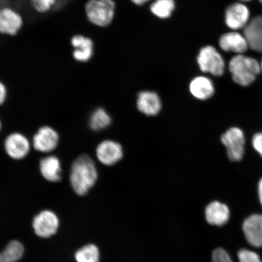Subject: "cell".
<instances>
[{"label":"cell","instance_id":"cell-3","mask_svg":"<svg viewBox=\"0 0 262 262\" xmlns=\"http://www.w3.org/2000/svg\"><path fill=\"white\" fill-rule=\"evenodd\" d=\"M116 4L113 0H89L85 5V12L92 24L106 27L112 22Z\"/></svg>","mask_w":262,"mask_h":262},{"label":"cell","instance_id":"cell-22","mask_svg":"<svg viewBox=\"0 0 262 262\" xmlns=\"http://www.w3.org/2000/svg\"><path fill=\"white\" fill-rule=\"evenodd\" d=\"M75 257L77 262H98L100 251L96 245H87L77 252Z\"/></svg>","mask_w":262,"mask_h":262},{"label":"cell","instance_id":"cell-28","mask_svg":"<svg viewBox=\"0 0 262 262\" xmlns=\"http://www.w3.org/2000/svg\"><path fill=\"white\" fill-rule=\"evenodd\" d=\"M257 192L258 199H259L260 204L262 206V177L258 183Z\"/></svg>","mask_w":262,"mask_h":262},{"label":"cell","instance_id":"cell-23","mask_svg":"<svg viewBox=\"0 0 262 262\" xmlns=\"http://www.w3.org/2000/svg\"><path fill=\"white\" fill-rule=\"evenodd\" d=\"M24 246L18 241H12L6 246L2 254L7 262H16L24 254Z\"/></svg>","mask_w":262,"mask_h":262},{"label":"cell","instance_id":"cell-25","mask_svg":"<svg viewBox=\"0 0 262 262\" xmlns=\"http://www.w3.org/2000/svg\"><path fill=\"white\" fill-rule=\"evenodd\" d=\"M237 256L239 262H262L259 255L247 249H242L239 251Z\"/></svg>","mask_w":262,"mask_h":262},{"label":"cell","instance_id":"cell-32","mask_svg":"<svg viewBox=\"0 0 262 262\" xmlns=\"http://www.w3.org/2000/svg\"><path fill=\"white\" fill-rule=\"evenodd\" d=\"M240 1H241V2H248L251 1V0H240Z\"/></svg>","mask_w":262,"mask_h":262},{"label":"cell","instance_id":"cell-4","mask_svg":"<svg viewBox=\"0 0 262 262\" xmlns=\"http://www.w3.org/2000/svg\"><path fill=\"white\" fill-rule=\"evenodd\" d=\"M221 141L225 147L228 158L232 162H240L245 155L246 136L241 127H230L222 134Z\"/></svg>","mask_w":262,"mask_h":262},{"label":"cell","instance_id":"cell-20","mask_svg":"<svg viewBox=\"0 0 262 262\" xmlns=\"http://www.w3.org/2000/svg\"><path fill=\"white\" fill-rule=\"evenodd\" d=\"M111 123L110 115L103 108H98L92 114L90 126L94 130L98 131L107 128Z\"/></svg>","mask_w":262,"mask_h":262},{"label":"cell","instance_id":"cell-15","mask_svg":"<svg viewBox=\"0 0 262 262\" xmlns=\"http://www.w3.org/2000/svg\"><path fill=\"white\" fill-rule=\"evenodd\" d=\"M205 219L209 224L222 227L227 224L230 216L228 206L219 201H213L206 206Z\"/></svg>","mask_w":262,"mask_h":262},{"label":"cell","instance_id":"cell-35","mask_svg":"<svg viewBox=\"0 0 262 262\" xmlns=\"http://www.w3.org/2000/svg\"><path fill=\"white\" fill-rule=\"evenodd\" d=\"M260 2L262 4V0H259Z\"/></svg>","mask_w":262,"mask_h":262},{"label":"cell","instance_id":"cell-13","mask_svg":"<svg viewBox=\"0 0 262 262\" xmlns=\"http://www.w3.org/2000/svg\"><path fill=\"white\" fill-rule=\"evenodd\" d=\"M137 107L140 113L147 116H155L162 109V101L158 94L152 91H142L138 95Z\"/></svg>","mask_w":262,"mask_h":262},{"label":"cell","instance_id":"cell-34","mask_svg":"<svg viewBox=\"0 0 262 262\" xmlns=\"http://www.w3.org/2000/svg\"><path fill=\"white\" fill-rule=\"evenodd\" d=\"M1 127H2V124H1V122H0V129H1Z\"/></svg>","mask_w":262,"mask_h":262},{"label":"cell","instance_id":"cell-30","mask_svg":"<svg viewBox=\"0 0 262 262\" xmlns=\"http://www.w3.org/2000/svg\"><path fill=\"white\" fill-rule=\"evenodd\" d=\"M0 262H7L4 256H3L2 253H0Z\"/></svg>","mask_w":262,"mask_h":262},{"label":"cell","instance_id":"cell-29","mask_svg":"<svg viewBox=\"0 0 262 262\" xmlns=\"http://www.w3.org/2000/svg\"><path fill=\"white\" fill-rule=\"evenodd\" d=\"M148 1L149 0H132V2L137 5H143Z\"/></svg>","mask_w":262,"mask_h":262},{"label":"cell","instance_id":"cell-17","mask_svg":"<svg viewBox=\"0 0 262 262\" xmlns=\"http://www.w3.org/2000/svg\"><path fill=\"white\" fill-rule=\"evenodd\" d=\"M74 48L73 57L75 60L84 63L91 60L94 54V42L91 38L78 34L71 38Z\"/></svg>","mask_w":262,"mask_h":262},{"label":"cell","instance_id":"cell-2","mask_svg":"<svg viewBox=\"0 0 262 262\" xmlns=\"http://www.w3.org/2000/svg\"><path fill=\"white\" fill-rule=\"evenodd\" d=\"M229 71L232 80L242 87L250 86L253 84L261 73L258 61L244 54H237L231 59Z\"/></svg>","mask_w":262,"mask_h":262},{"label":"cell","instance_id":"cell-18","mask_svg":"<svg viewBox=\"0 0 262 262\" xmlns=\"http://www.w3.org/2000/svg\"><path fill=\"white\" fill-rule=\"evenodd\" d=\"M189 91L192 96L196 99L208 100L212 97L215 94L214 84L208 77H196L190 83Z\"/></svg>","mask_w":262,"mask_h":262},{"label":"cell","instance_id":"cell-33","mask_svg":"<svg viewBox=\"0 0 262 262\" xmlns=\"http://www.w3.org/2000/svg\"><path fill=\"white\" fill-rule=\"evenodd\" d=\"M225 262H233V261H232V260H231L226 261H225Z\"/></svg>","mask_w":262,"mask_h":262},{"label":"cell","instance_id":"cell-1","mask_svg":"<svg viewBox=\"0 0 262 262\" xmlns=\"http://www.w3.org/2000/svg\"><path fill=\"white\" fill-rule=\"evenodd\" d=\"M98 179L96 164L90 156L81 155L72 164L70 182L74 191L78 195L88 194Z\"/></svg>","mask_w":262,"mask_h":262},{"label":"cell","instance_id":"cell-11","mask_svg":"<svg viewBox=\"0 0 262 262\" xmlns=\"http://www.w3.org/2000/svg\"><path fill=\"white\" fill-rule=\"evenodd\" d=\"M24 21L20 14L8 7L0 9V34L15 35L20 31Z\"/></svg>","mask_w":262,"mask_h":262},{"label":"cell","instance_id":"cell-24","mask_svg":"<svg viewBox=\"0 0 262 262\" xmlns=\"http://www.w3.org/2000/svg\"><path fill=\"white\" fill-rule=\"evenodd\" d=\"M58 0H30L33 9L39 14H44L53 10Z\"/></svg>","mask_w":262,"mask_h":262},{"label":"cell","instance_id":"cell-21","mask_svg":"<svg viewBox=\"0 0 262 262\" xmlns=\"http://www.w3.org/2000/svg\"><path fill=\"white\" fill-rule=\"evenodd\" d=\"M174 0H156L150 6V11L157 17L168 18L175 9Z\"/></svg>","mask_w":262,"mask_h":262},{"label":"cell","instance_id":"cell-26","mask_svg":"<svg viewBox=\"0 0 262 262\" xmlns=\"http://www.w3.org/2000/svg\"><path fill=\"white\" fill-rule=\"evenodd\" d=\"M251 146L262 158V131L255 133L251 140Z\"/></svg>","mask_w":262,"mask_h":262},{"label":"cell","instance_id":"cell-14","mask_svg":"<svg viewBox=\"0 0 262 262\" xmlns=\"http://www.w3.org/2000/svg\"><path fill=\"white\" fill-rule=\"evenodd\" d=\"M249 48L262 53V15L255 16L244 28Z\"/></svg>","mask_w":262,"mask_h":262},{"label":"cell","instance_id":"cell-12","mask_svg":"<svg viewBox=\"0 0 262 262\" xmlns=\"http://www.w3.org/2000/svg\"><path fill=\"white\" fill-rule=\"evenodd\" d=\"M243 231L249 244L254 247H262V215L253 214L246 219Z\"/></svg>","mask_w":262,"mask_h":262},{"label":"cell","instance_id":"cell-9","mask_svg":"<svg viewBox=\"0 0 262 262\" xmlns=\"http://www.w3.org/2000/svg\"><path fill=\"white\" fill-rule=\"evenodd\" d=\"M58 226L57 216L53 212L48 210L41 212L33 222L36 234L42 238H48L56 233Z\"/></svg>","mask_w":262,"mask_h":262},{"label":"cell","instance_id":"cell-8","mask_svg":"<svg viewBox=\"0 0 262 262\" xmlns=\"http://www.w3.org/2000/svg\"><path fill=\"white\" fill-rule=\"evenodd\" d=\"M97 158L105 166H113L119 162L123 156L122 146L113 140H104L98 144L96 150Z\"/></svg>","mask_w":262,"mask_h":262},{"label":"cell","instance_id":"cell-31","mask_svg":"<svg viewBox=\"0 0 262 262\" xmlns=\"http://www.w3.org/2000/svg\"><path fill=\"white\" fill-rule=\"evenodd\" d=\"M260 71H261V73H262V60L260 63Z\"/></svg>","mask_w":262,"mask_h":262},{"label":"cell","instance_id":"cell-6","mask_svg":"<svg viewBox=\"0 0 262 262\" xmlns=\"http://www.w3.org/2000/svg\"><path fill=\"white\" fill-rule=\"evenodd\" d=\"M59 135L56 130L48 126H42L33 137L32 146L36 150L49 153L57 148Z\"/></svg>","mask_w":262,"mask_h":262},{"label":"cell","instance_id":"cell-5","mask_svg":"<svg viewBox=\"0 0 262 262\" xmlns=\"http://www.w3.org/2000/svg\"><path fill=\"white\" fill-rule=\"evenodd\" d=\"M196 60L203 73L210 74L215 77H221L225 73L224 59L212 46L202 48Z\"/></svg>","mask_w":262,"mask_h":262},{"label":"cell","instance_id":"cell-19","mask_svg":"<svg viewBox=\"0 0 262 262\" xmlns=\"http://www.w3.org/2000/svg\"><path fill=\"white\" fill-rule=\"evenodd\" d=\"M40 171L49 182L56 183L62 179V169L60 159L55 156H49L40 160Z\"/></svg>","mask_w":262,"mask_h":262},{"label":"cell","instance_id":"cell-10","mask_svg":"<svg viewBox=\"0 0 262 262\" xmlns=\"http://www.w3.org/2000/svg\"><path fill=\"white\" fill-rule=\"evenodd\" d=\"M250 13L243 3H235L229 6L225 12V23L228 27L238 30L245 28L248 24Z\"/></svg>","mask_w":262,"mask_h":262},{"label":"cell","instance_id":"cell-16","mask_svg":"<svg viewBox=\"0 0 262 262\" xmlns=\"http://www.w3.org/2000/svg\"><path fill=\"white\" fill-rule=\"evenodd\" d=\"M219 45L223 51L234 52L238 54H243L250 48L244 35L236 32L222 35L219 39Z\"/></svg>","mask_w":262,"mask_h":262},{"label":"cell","instance_id":"cell-7","mask_svg":"<svg viewBox=\"0 0 262 262\" xmlns=\"http://www.w3.org/2000/svg\"><path fill=\"white\" fill-rule=\"evenodd\" d=\"M6 154L14 160H21L28 155L31 143L27 137L19 133H14L7 137L5 142Z\"/></svg>","mask_w":262,"mask_h":262},{"label":"cell","instance_id":"cell-27","mask_svg":"<svg viewBox=\"0 0 262 262\" xmlns=\"http://www.w3.org/2000/svg\"><path fill=\"white\" fill-rule=\"evenodd\" d=\"M7 89L4 84L0 81V105L5 103L7 97Z\"/></svg>","mask_w":262,"mask_h":262}]
</instances>
